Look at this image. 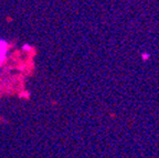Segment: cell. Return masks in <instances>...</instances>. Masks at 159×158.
Here are the masks:
<instances>
[{"label":"cell","instance_id":"6da1fadb","mask_svg":"<svg viewBox=\"0 0 159 158\" xmlns=\"http://www.w3.org/2000/svg\"><path fill=\"white\" fill-rule=\"evenodd\" d=\"M5 52H6V43L0 40V62L2 61L5 58Z\"/></svg>","mask_w":159,"mask_h":158}]
</instances>
